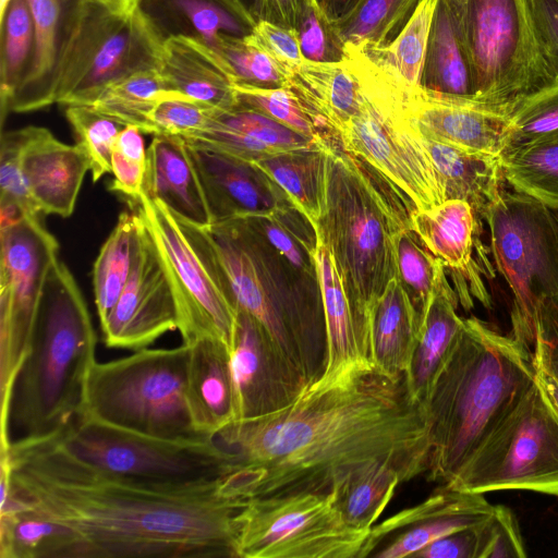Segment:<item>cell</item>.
<instances>
[{
	"label": "cell",
	"mask_w": 558,
	"mask_h": 558,
	"mask_svg": "<svg viewBox=\"0 0 558 558\" xmlns=\"http://www.w3.org/2000/svg\"><path fill=\"white\" fill-rule=\"evenodd\" d=\"M215 440L232 457L225 475L242 499L296 493L332 495L352 476L388 464L410 481L428 470L425 405L405 374L376 366L308 386L286 408L233 422Z\"/></svg>",
	"instance_id": "1"
},
{
	"label": "cell",
	"mask_w": 558,
	"mask_h": 558,
	"mask_svg": "<svg viewBox=\"0 0 558 558\" xmlns=\"http://www.w3.org/2000/svg\"><path fill=\"white\" fill-rule=\"evenodd\" d=\"M2 452L19 511L56 524L44 558H239L247 499L232 496L223 476L159 484L109 474L58 434L17 439Z\"/></svg>",
	"instance_id": "2"
},
{
	"label": "cell",
	"mask_w": 558,
	"mask_h": 558,
	"mask_svg": "<svg viewBox=\"0 0 558 558\" xmlns=\"http://www.w3.org/2000/svg\"><path fill=\"white\" fill-rule=\"evenodd\" d=\"M178 221L233 306L257 320L310 386L317 381L327 361L319 284L295 272L242 218L208 227Z\"/></svg>",
	"instance_id": "3"
},
{
	"label": "cell",
	"mask_w": 558,
	"mask_h": 558,
	"mask_svg": "<svg viewBox=\"0 0 558 558\" xmlns=\"http://www.w3.org/2000/svg\"><path fill=\"white\" fill-rule=\"evenodd\" d=\"M535 375L526 347L476 317L464 318L424 404L427 478L450 486Z\"/></svg>",
	"instance_id": "4"
},
{
	"label": "cell",
	"mask_w": 558,
	"mask_h": 558,
	"mask_svg": "<svg viewBox=\"0 0 558 558\" xmlns=\"http://www.w3.org/2000/svg\"><path fill=\"white\" fill-rule=\"evenodd\" d=\"M97 336L81 290L59 258L46 278L29 352L9 413L11 442L60 433L80 414Z\"/></svg>",
	"instance_id": "5"
},
{
	"label": "cell",
	"mask_w": 558,
	"mask_h": 558,
	"mask_svg": "<svg viewBox=\"0 0 558 558\" xmlns=\"http://www.w3.org/2000/svg\"><path fill=\"white\" fill-rule=\"evenodd\" d=\"M395 202L377 187L357 158L328 143L325 198L316 232L331 255L356 319L367 331L372 306L396 278L393 234L411 228V215Z\"/></svg>",
	"instance_id": "6"
},
{
	"label": "cell",
	"mask_w": 558,
	"mask_h": 558,
	"mask_svg": "<svg viewBox=\"0 0 558 558\" xmlns=\"http://www.w3.org/2000/svg\"><path fill=\"white\" fill-rule=\"evenodd\" d=\"M165 38L142 0H73L48 80L16 112L90 106L111 82L159 69Z\"/></svg>",
	"instance_id": "7"
},
{
	"label": "cell",
	"mask_w": 558,
	"mask_h": 558,
	"mask_svg": "<svg viewBox=\"0 0 558 558\" xmlns=\"http://www.w3.org/2000/svg\"><path fill=\"white\" fill-rule=\"evenodd\" d=\"M351 65L364 99L337 132V144L374 169L416 209L445 202L423 136L405 112L408 87L365 53H355Z\"/></svg>",
	"instance_id": "8"
},
{
	"label": "cell",
	"mask_w": 558,
	"mask_h": 558,
	"mask_svg": "<svg viewBox=\"0 0 558 558\" xmlns=\"http://www.w3.org/2000/svg\"><path fill=\"white\" fill-rule=\"evenodd\" d=\"M189 347L141 349L96 362L78 415L150 437L208 439L194 428L186 403Z\"/></svg>",
	"instance_id": "9"
},
{
	"label": "cell",
	"mask_w": 558,
	"mask_h": 558,
	"mask_svg": "<svg viewBox=\"0 0 558 558\" xmlns=\"http://www.w3.org/2000/svg\"><path fill=\"white\" fill-rule=\"evenodd\" d=\"M471 64L474 104L508 114L525 96L556 83L526 0H454Z\"/></svg>",
	"instance_id": "10"
},
{
	"label": "cell",
	"mask_w": 558,
	"mask_h": 558,
	"mask_svg": "<svg viewBox=\"0 0 558 558\" xmlns=\"http://www.w3.org/2000/svg\"><path fill=\"white\" fill-rule=\"evenodd\" d=\"M495 268L512 293L511 337L530 352L539 302L558 294V242L547 206L504 189L483 218Z\"/></svg>",
	"instance_id": "11"
},
{
	"label": "cell",
	"mask_w": 558,
	"mask_h": 558,
	"mask_svg": "<svg viewBox=\"0 0 558 558\" xmlns=\"http://www.w3.org/2000/svg\"><path fill=\"white\" fill-rule=\"evenodd\" d=\"M448 487L558 496V417L536 378Z\"/></svg>",
	"instance_id": "12"
},
{
	"label": "cell",
	"mask_w": 558,
	"mask_h": 558,
	"mask_svg": "<svg viewBox=\"0 0 558 558\" xmlns=\"http://www.w3.org/2000/svg\"><path fill=\"white\" fill-rule=\"evenodd\" d=\"M77 458L109 474L159 484L214 481L232 468L215 439L170 440L136 434L77 415L57 433Z\"/></svg>",
	"instance_id": "13"
},
{
	"label": "cell",
	"mask_w": 558,
	"mask_h": 558,
	"mask_svg": "<svg viewBox=\"0 0 558 558\" xmlns=\"http://www.w3.org/2000/svg\"><path fill=\"white\" fill-rule=\"evenodd\" d=\"M371 530L348 525L330 495L248 498L239 514V558H362Z\"/></svg>",
	"instance_id": "14"
},
{
	"label": "cell",
	"mask_w": 558,
	"mask_h": 558,
	"mask_svg": "<svg viewBox=\"0 0 558 558\" xmlns=\"http://www.w3.org/2000/svg\"><path fill=\"white\" fill-rule=\"evenodd\" d=\"M0 441L7 444L15 381L31 349L46 278L59 258V244L38 215L0 227Z\"/></svg>",
	"instance_id": "15"
},
{
	"label": "cell",
	"mask_w": 558,
	"mask_h": 558,
	"mask_svg": "<svg viewBox=\"0 0 558 558\" xmlns=\"http://www.w3.org/2000/svg\"><path fill=\"white\" fill-rule=\"evenodd\" d=\"M166 268L184 344L210 339L232 351L238 311L203 263L175 216L142 193L134 203Z\"/></svg>",
	"instance_id": "16"
},
{
	"label": "cell",
	"mask_w": 558,
	"mask_h": 558,
	"mask_svg": "<svg viewBox=\"0 0 558 558\" xmlns=\"http://www.w3.org/2000/svg\"><path fill=\"white\" fill-rule=\"evenodd\" d=\"M482 218L473 207L461 199H446L429 208L415 209L411 229L423 245L449 269L462 306L469 311L474 299L486 308L492 298L485 280L495 278V267L489 260L490 248L481 239Z\"/></svg>",
	"instance_id": "17"
},
{
	"label": "cell",
	"mask_w": 558,
	"mask_h": 558,
	"mask_svg": "<svg viewBox=\"0 0 558 558\" xmlns=\"http://www.w3.org/2000/svg\"><path fill=\"white\" fill-rule=\"evenodd\" d=\"M236 311L230 357L233 422L277 412L292 403L310 386L305 377L277 350L257 320L244 311Z\"/></svg>",
	"instance_id": "18"
},
{
	"label": "cell",
	"mask_w": 558,
	"mask_h": 558,
	"mask_svg": "<svg viewBox=\"0 0 558 558\" xmlns=\"http://www.w3.org/2000/svg\"><path fill=\"white\" fill-rule=\"evenodd\" d=\"M144 229L130 279L110 316L100 325L108 348L137 351L178 329L177 304L169 277L145 226Z\"/></svg>",
	"instance_id": "19"
},
{
	"label": "cell",
	"mask_w": 558,
	"mask_h": 558,
	"mask_svg": "<svg viewBox=\"0 0 558 558\" xmlns=\"http://www.w3.org/2000/svg\"><path fill=\"white\" fill-rule=\"evenodd\" d=\"M493 506L482 493L440 485L424 501L373 525L362 558L414 557L442 536L483 523Z\"/></svg>",
	"instance_id": "20"
},
{
	"label": "cell",
	"mask_w": 558,
	"mask_h": 558,
	"mask_svg": "<svg viewBox=\"0 0 558 558\" xmlns=\"http://www.w3.org/2000/svg\"><path fill=\"white\" fill-rule=\"evenodd\" d=\"M185 145L198 174L211 223L276 216L295 208L278 184L254 162L211 146L189 141Z\"/></svg>",
	"instance_id": "21"
},
{
	"label": "cell",
	"mask_w": 558,
	"mask_h": 558,
	"mask_svg": "<svg viewBox=\"0 0 558 558\" xmlns=\"http://www.w3.org/2000/svg\"><path fill=\"white\" fill-rule=\"evenodd\" d=\"M405 112L427 138L501 159L509 126V117L504 112L452 100L421 86L408 89Z\"/></svg>",
	"instance_id": "22"
},
{
	"label": "cell",
	"mask_w": 558,
	"mask_h": 558,
	"mask_svg": "<svg viewBox=\"0 0 558 558\" xmlns=\"http://www.w3.org/2000/svg\"><path fill=\"white\" fill-rule=\"evenodd\" d=\"M21 163L36 210L69 217L87 171L89 160L76 143L65 144L46 128H22Z\"/></svg>",
	"instance_id": "23"
},
{
	"label": "cell",
	"mask_w": 558,
	"mask_h": 558,
	"mask_svg": "<svg viewBox=\"0 0 558 558\" xmlns=\"http://www.w3.org/2000/svg\"><path fill=\"white\" fill-rule=\"evenodd\" d=\"M159 70L175 90L195 102L219 111L239 106L233 70L199 36L166 37Z\"/></svg>",
	"instance_id": "24"
},
{
	"label": "cell",
	"mask_w": 558,
	"mask_h": 558,
	"mask_svg": "<svg viewBox=\"0 0 558 558\" xmlns=\"http://www.w3.org/2000/svg\"><path fill=\"white\" fill-rule=\"evenodd\" d=\"M314 259L325 319L327 361L323 376L313 385H326L353 368L373 364L368 331L356 319L331 255L319 238Z\"/></svg>",
	"instance_id": "25"
},
{
	"label": "cell",
	"mask_w": 558,
	"mask_h": 558,
	"mask_svg": "<svg viewBox=\"0 0 558 558\" xmlns=\"http://www.w3.org/2000/svg\"><path fill=\"white\" fill-rule=\"evenodd\" d=\"M146 153L143 193L163 203L181 220L210 226L203 187L184 138L154 135Z\"/></svg>",
	"instance_id": "26"
},
{
	"label": "cell",
	"mask_w": 558,
	"mask_h": 558,
	"mask_svg": "<svg viewBox=\"0 0 558 558\" xmlns=\"http://www.w3.org/2000/svg\"><path fill=\"white\" fill-rule=\"evenodd\" d=\"M189 347L186 403L195 430L215 437L234 421L231 351L222 342L204 339Z\"/></svg>",
	"instance_id": "27"
},
{
	"label": "cell",
	"mask_w": 558,
	"mask_h": 558,
	"mask_svg": "<svg viewBox=\"0 0 558 558\" xmlns=\"http://www.w3.org/2000/svg\"><path fill=\"white\" fill-rule=\"evenodd\" d=\"M293 90L312 113L328 140L361 108L360 81L344 58L340 62L303 60L288 76Z\"/></svg>",
	"instance_id": "28"
},
{
	"label": "cell",
	"mask_w": 558,
	"mask_h": 558,
	"mask_svg": "<svg viewBox=\"0 0 558 558\" xmlns=\"http://www.w3.org/2000/svg\"><path fill=\"white\" fill-rule=\"evenodd\" d=\"M420 86L436 95L474 104L471 64L454 0H438Z\"/></svg>",
	"instance_id": "29"
},
{
	"label": "cell",
	"mask_w": 558,
	"mask_h": 558,
	"mask_svg": "<svg viewBox=\"0 0 558 558\" xmlns=\"http://www.w3.org/2000/svg\"><path fill=\"white\" fill-rule=\"evenodd\" d=\"M458 301L445 274L421 323L405 373L410 393L423 404L463 326L464 318L457 313Z\"/></svg>",
	"instance_id": "30"
},
{
	"label": "cell",
	"mask_w": 558,
	"mask_h": 558,
	"mask_svg": "<svg viewBox=\"0 0 558 558\" xmlns=\"http://www.w3.org/2000/svg\"><path fill=\"white\" fill-rule=\"evenodd\" d=\"M420 325L407 292L393 278L368 314L372 364L392 377L405 374Z\"/></svg>",
	"instance_id": "31"
},
{
	"label": "cell",
	"mask_w": 558,
	"mask_h": 558,
	"mask_svg": "<svg viewBox=\"0 0 558 558\" xmlns=\"http://www.w3.org/2000/svg\"><path fill=\"white\" fill-rule=\"evenodd\" d=\"M423 140L446 199L469 203L483 219L505 189L500 157L465 151L425 136Z\"/></svg>",
	"instance_id": "32"
},
{
	"label": "cell",
	"mask_w": 558,
	"mask_h": 558,
	"mask_svg": "<svg viewBox=\"0 0 558 558\" xmlns=\"http://www.w3.org/2000/svg\"><path fill=\"white\" fill-rule=\"evenodd\" d=\"M327 148L328 142L324 141L254 161L315 229L324 206Z\"/></svg>",
	"instance_id": "33"
},
{
	"label": "cell",
	"mask_w": 558,
	"mask_h": 558,
	"mask_svg": "<svg viewBox=\"0 0 558 558\" xmlns=\"http://www.w3.org/2000/svg\"><path fill=\"white\" fill-rule=\"evenodd\" d=\"M144 230L136 210L123 211L99 251L93 268V287L100 325L110 316L130 279Z\"/></svg>",
	"instance_id": "34"
},
{
	"label": "cell",
	"mask_w": 558,
	"mask_h": 558,
	"mask_svg": "<svg viewBox=\"0 0 558 558\" xmlns=\"http://www.w3.org/2000/svg\"><path fill=\"white\" fill-rule=\"evenodd\" d=\"M169 98L190 99L175 90L159 69L149 68L106 85L90 106L124 125L151 134V112L158 102Z\"/></svg>",
	"instance_id": "35"
},
{
	"label": "cell",
	"mask_w": 558,
	"mask_h": 558,
	"mask_svg": "<svg viewBox=\"0 0 558 558\" xmlns=\"http://www.w3.org/2000/svg\"><path fill=\"white\" fill-rule=\"evenodd\" d=\"M420 0H360L333 23L344 47L362 51L390 44L405 25Z\"/></svg>",
	"instance_id": "36"
},
{
	"label": "cell",
	"mask_w": 558,
	"mask_h": 558,
	"mask_svg": "<svg viewBox=\"0 0 558 558\" xmlns=\"http://www.w3.org/2000/svg\"><path fill=\"white\" fill-rule=\"evenodd\" d=\"M400 483L403 482L398 470L377 464L349 478L330 496L348 525L371 530Z\"/></svg>",
	"instance_id": "37"
},
{
	"label": "cell",
	"mask_w": 558,
	"mask_h": 558,
	"mask_svg": "<svg viewBox=\"0 0 558 558\" xmlns=\"http://www.w3.org/2000/svg\"><path fill=\"white\" fill-rule=\"evenodd\" d=\"M438 0H420L414 12L387 46L364 51L403 84L420 86L422 68Z\"/></svg>",
	"instance_id": "38"
},
{
	"label": "cell",
	"mask_w": 558,
	"mask_h": 558,
	"mask_svg": "<svg viewBox=\"0 0 558 558\" xmlns=\"http://www.w3.org/2000/svg\"><path fill=\"white\" fill-rule=\"evenodd\" d=\"M501 165L512 190L558 209V140L514 149Z\"/></svg>",
	"instance_id": "39"
},
{
	"label": "cell",
	"mask_w": 558,
	"mask_h": 558,
	"mask_svg": "<svg viewBox=\"0 0 558 558\" xmlns=\"http://www.w3.org/2000/svg\"><path fill=\"white\" fill-rule=\"evenodd\" d=\"M393 247L396 278L422 323L438 283L446 274L445 265L423 245L410 227L401 228L393 234Z\"/></svg>",
	"instance_id": "40"
},
{
	"label": "cell",
	"mask_w": 558,
	"mask_h": 558,
	"mask_svg": "<svg viewBox=\"0 0 558 558\" xmlns=\"http://www.w3.org/2000/svg\"><path fill=\"white\" fill-rule=\"evenodd\" d=\"M26 1L34 24V45L29 66L9 106V111L14 112L46 83L56 63L59 49L61 0Z\"/></svg>",
	"instance_id": "41"
},
{
	"label": "cell",
	"mask_w": 558,
	"mask_h": 558,
	"mask_svg": "<svg viewBox=\"0 0 558 558\" xmlns=\"http://www.w3.org/2000/svg\"><path fill=\"white\" fill-rule=\"evenodd\" d=\"M508 117L501 158L521 147L558 140V82L520 99Z\"/></svg>",
	"instance_id": "42"
},
{
	"label": "cell",
	"mask_w": 558,
	"mask_h": 558,
	"mask_svg": "<svg viewBox=\"0 0 558 558\" xmlns=\"http://www.w3.org/2000/svg\"><path fill=\"white\" fill-rule=\"evenodd\" d=\"M1 118L23 77L24 66L34 45V24L26 0H11L1 22Z\"/></svg>",
	"instance_id": "43"
},
{
	"label": "cell",
	"mask_w": 558,
	"mask_h": 558,
	"mask_svg": "<svg viewBox=\"0 0 558 558\" xmlns=\"http://www.w3.org/2000/svg\"><path fill=\"white\" fill-rule=\"evenodd\" d=\"M233 88L240 106L258 111L307 138L328 142L312 113L290 88L244 83H234Z\"/></svg>",
	"instance_id": "44"
},
{
	"label": "cell",
	"mask_w": 558,
	"mask_h": 558,
	"mask_svg": "<svg viewBox=\"0 0 558 558\" xmlns=\"http://www.w3.org/2000/svg\"><path fill=\"white\" fill-rule=\"evenodd\" d=\"M76 143L89 160L93 182L111 172V155L116 140L125 126L123 123L101 113L92 106H64Z\"/></svg>",
	"instance_id": "45"
},
{
	"label": "cell",
	"mask_w": 558,
	"mask_h": 558,
	"mask_svg": "<svg viewBox=\"0 0 558 558\" xmlns=\"http://www.w3.org/2000/svg\"><path fill=\"white\" fill-rule=\"evenodd\" d=\"M193 25L198 36L216 49L219 36L251 33L256 17L240 0H170Z\"/></svg>",
	"instance_id": "46"
},
{
	"label": "cell",
	"mask_w": 558,
	"mask_h": 558,
	"mask_svg": "<svg viewBox=\"0 0 558 558\" xmlns=\"http://www.w3.org/2000/svg\"><path fill=\"white\" fill-rule=\"evenodd\" d=\"M216 50L233 70L236 83L257 87H288L283 70L255 43L250 33L235 36L222 33Z\"/></svg>",
	"instance_id": "47"
},
{
	"label": "cell",
	"mask_w": 558,
	"mask_h": 558,
	"mask_svg": "<svg viewBox=\"0 0 558 558\" xmlns=\"http://www.w3.org/2000/svg\"><path fill=\"white\" fill-rule=\"evenodd\" d=\"M294 29L305 60L340 62L345 58L344 45L316 0H304Z\"/></svg>",
	"instance_id": "48"
},
{
	"label": "cell",
	"mask_w": 558,
	"mask_h": 558,
	"mask_svg": "<svg viewBox=\"0 0 558 558\" xmlns=\"http://www.w3.org/2000/svg\"><path fill=\"white\" fill-rule=\"evenodd\" d=\"M22 129L2 131L0 148V205H14L26 215H38L21 163Z\"/></svg>",
	"instance_id": "49"
},
{
	"label": "cell",
	"mask_w": 558,
	"mask_h": 558,
	"mask_svg": "<svg viewBox=\"0 0 558 558\" xmlns=\"http://www.w3.org/2000/svg\"><path fill=\"white\" fill-rule=\"evenodd\" d=\"M214 110L185 98L161 100L150 116L151 134L186 138L208 123Z\"/></svg>",
	"instance_id": "50"
},
{
	"label": "cell",
	"mask_w": 558,
	"mask_h": 558,
	"mask_svg": "<svg viewBox=\"0 0 558 558\" xmlns=\"http://www.w3.org/2000/svg\"><path fill=\"white\" fill-rule=\"evenodd\" d=\"M523 557L526 551L515 514L507 506H493L484 522L480 558Z\"/></svg>",
	"instance_id": "51"
},
{
	"label": "cell",
	"mask_w": 558,
	"mask_h": 558,
	"mask_svg": "<svg viewBox=\"0 0 558 558\" xmlns=\"http://www.w3.org/2000/svg\"><path fill=\"white\" fill-rule=\"evenodd\" d=\"M531 354L534 366L558 381V294L537 306Z\"/></svg>",
	"instance_id": "52"
},
{
	"label": "cell",
	"mask_w": 558,
	"mask_h": 558,
	"mask_svg": "<svg viewBox=\"0 0 558 558\" xmlns=\"http://www.w3.org/2000/svg\"><path fill=\"white\" fill-rule=\"evenodd\" d=\"M250 35L255 43L289 76L304 59L295 29L286 28L266 20H257Z\"/></svg>",
	"instance_id": "53"
},
{
	"label": "cell",
	"mask_w": 558,
	"mask_h": 558,
	"mask_svg": "<svg viewBox=\"0 0 558 558\" xmlns=\"http://www.w3.org/2000/svg\"><path fill=\"white\" fill-rule=\"evenodd\" d=\"M146 150L140 145L113 146L111 173L114 179L110 189L125 195L133 203H136L143 193Z\"/></svg>",
	"instance_id": "54"
},
{
	"label": "cell",
	"mask_w": 558,
	"mask_h": 558,
	"mask_svg": "<svg viewBox=\"0 0 558 558\" xmlns=\"http://www.w3.org/2000/svg\"><path fill=\"white\" fill-rule=\"evenodd\" d=\"M546 64L558 82V0H526Z\"/></svg>",
	"instance_id": "55"
},
{
	"label": "cell",
	"mask_w": 558,
	"mask_h": 558,
	"mask_svg": "<svg viewBox=\"0 0 558 558\" xmlns=\"http://www.w3.org/2000/svg\"><path fill=\"white\" fill-rule=\"evenodd\" d=\"M484 522L442 536L417 551L414 557L480 558Z\"/></svg>",
	"instance_id": "56"
},
{
	"label": "cell",
	"mask_w": 558,
	"mask_h": 558,
	"mask_svg": "<svg viewBox=\"0 0 558 558\" xmlns=\"http://www.w3.org/2000/svg\"><path fill=\"white\" fill-rule=\"evenodd\" d=\"M304 0H258L253 14L286 28L294 29Z\"/></svg>",
	"instance_id": "57"
},
{
	"label": "cell",
	"mask_w": 558,
	"mask_h": 558,
	"mask_svg": "<svg viewBox=\"0 0 558 558\" xmlns=\"http://www.w3.org/2000/svg\"><path fill=\"white\" fill-rule=\"evenodd\" d=\"M360 0H316L322 11L330 23H336L344 17Z\"/></svg>",
	"instance_id": "58"
},
{
	"label": "cell",
	"mask_w": 558,
	"mask_h": 558,
	"mask_svg": "<svg viewBox=\"0 0 558 558\" xmlns=\"http://www.w3.org/2000/svg\"><path fill=\"white\" fill-rule=\"evenodd\" d=\"M535 369H536V375H535L536 381H537L545 399L547 400V402L551 407L554 413L558 417V381L555 378H553L550 375H548L547 373L543 372L542 369H538L536 367H535Z\"/></svg>",
	"instance_id": "59"
},
{
	"label": "cell",
	"mask_w": 558,
	"mask_h": 558,
	"mask_svg": "<svg viewBox=\"0 0 558 558\" xmlns=\"http://www.w3.org/2000/svg\"><path fill=\"white\" fill-rule=\"evenodd\" d=\"M549 213H550V216H551V220H553V225H554V228H555V233H556V238H557V242H558V209L556 208H549Z\"/></svg>",
	"instance_id": "60"
},
{
	"label": "cell",
	"mask_w": 558,
	"mask_h": 558,
	"mask_svg": "<svg viewBox=\"0 0 558 558\" xmlns=\"http://www.w3.org/2000/svg\"><path fill=\"white\" fill-rule=\"evenodd\" d=\"M11 0H0V23L3 21Z\"/></svg>",
	"instance_id": "61"
},
{
	"label": "cell",
	"mask_w": 558,
	"mask_h": 558,
	"mask_svg": "<svg viewBox=\"0 0 558 558\" xmlns=\"http://www.w3.org/2000/svg\"><path fill=\"white\" fill-rule=\"evenodd\" d=\"M257 1H258V0H253V7H252V10H251V11H252V13H253V10L255 9L256 4H257Z\"/></svg>",
	"instance_id": "62"
}]
</instances>
